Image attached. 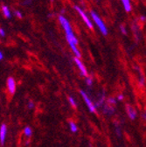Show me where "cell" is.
Masks as SVG:
<instances>
[{
  "instance_id": "obj_10",
  "label": "cell",
  "mask_w": 146,
  "mask_h": 147,
  "mask_svg": "<svg viewBox=\"0 0 146 147\" xmlns=\"http://www.w3.org/2000/svg\"><path fill=\"white\" fill-rule=\"evenodd\" d=\"M2 11H3V14H4V16H5V18H10L11 17V11H10V9L8 8V6H6V5H3V7H2Z\"/></svg>"
},
{
  "instance_id": "obj_26",
  "label": "cell",
  "mask_w": 146,
  "mask_h": 147,
  "mask_svg": "<svg viewBox=\"0 0 146 147\" xmlns=\"http://www.w3.org/2000/svg\"><path fill=\"white\" fill-rule=\"evenodd\" d=\"M143 117H144V118L146 119V110H145V113H144V116H143Z\"/></svg>"
},
{
  "instance_id": "obj_14",
  "label": "cell",
  "mask_w": 146,
  "mask_h": 147,
  "mask_svg": "<svg viewBox=\"0 0 146 147\" xmlns=\"http://www.w3.org/2000/svg\"><path fill=\"white\" fill-rule=\"evenodd\" d=\"M68 101H69V102H70V104L73 106V107H76V102H75V99L73 98L72 96H69L68 97Z\"/></svg>"
},
{
  "instance_id": "obj_5",
  "label": "cell",
  "mask_w": 146,
  "mask_h": 147,
  "mask_svg": "<svg viewBox=\"0 0 146 147\" xmlns=\"http://www.w3.org/2000/svg\"><path fill=\"white\" fill-rule=\"evenodd\" d=\"M74 61H75V62L76 63V65L78 66V67H79V69H80V71H81V76H83L84 77H87V68H86V67L83 65V63L80 61V59L77 58V57H75Z\"/></svg>"
},
{
  "instance_id": "obj_15",
  "label": "cell",
  "mask_w": 146,
  "mask_h": 147,
  "mask_svg": "<svg viewBox=\"0 0 146 147\" xmlns=\"http://www.w3.org/2000/svg\"><path fill=\"white\" fill-rule=\"evenodd\" d=\"M116 100L115 98H113V97L108 98V104L114 105V104H116Z\"/></svg>"
},
{
  "instance_id": "obj_20",
  "label": "cell",
  "mask_w": 146,
  "mask_h": 147,
  "mask_svg": "<svg viewBox=\"0 0 146 147\" xmlns=\"http://www.w3.org/2000/svg\"><path fill=\"white\" fill-rule=\"evenodd\" d=\"M0 36H1V37H5V30L3 28L0 29Z\"/></svg>"
},
{
  "instance_id": "obj_8",
  "label": "cell",
  "mask_w": 146,
  "mask_h": 147,
  "mask_svg": "<svg viewBox=\"0 0 146 147\" xmlns=\"http://www.w3.org/2000/svg\"><path fill=\"white\" fill-rule=\"evenodd\" d=\"M6 132H7V128L5 124H2L0 127V142H1V145L4 144L5 137H6Z\"/></svg>"
},
{
  "instance_id": "obj_9",
  "label": "cell",
  "mask_w": 146,
  "mask_h": 147,
  "mask_svg": "<svg viewBox=\"0 0 146 147\" xmlns=\"http://www.w3.org/2000/svg\"><path fill=\"white\" fill-rule=\"evenodd\" d=\"M121 2L122 4V6H123L124 10L127 12H130L132 10L131 4V0H121Z\"/></svg>"
},
{
  "instance_id": "obj_3",
  "label": "cell",
  "mask_w": 146,
  "mask_h": 147,
  "mask_svg": "<svg viewBox=\"0 0 146 147\" xmlns=\"http://www.w3.org/2000/svg\"><path fill=\"white\" fill-rule=\"evenodd\" d=\"M75 10L77 11V12L80 14L81 18L83 20V21L85 22V24L87 25V26L89 29H93V27H94L93 23H92V21H91V20H89V18H88L87 15L85 13V11H84L81 8H80L79 6H75Z\"/></svg>"
},
{
  "instance_id": "obj_6",
  "label": "cell",
  "mask_w": 146,
  "mask_h": 147,
  "mask_svg": "<svg viewBox=\"0 0 146 147\" xmlns=\"http://www.w3.org/2000/svg\"><path fill=\"white\" fill-rule=\"evenodd\" d=\"M6 83H7V88H8L9 92L11 95H13L15 93V91H16V82H15L14 79L12 77H9L7 79Z\"/></svg>"
},
{
  "instance_id": "obj_21",
  "label": "cell",
  "mask_w": 146,
  "mask_h": 147,
  "mask_svg": "<svg viewBox=\"0 0 146 147\" xmlns=\"http://www.w3.org/2000/svg\"><path fill=\"white\" fill-rule=\"evenodd\" d=\"M34 107V103L32 102H29V103H28V108L29 109H32Z\"/></svg>"
},
{
  "instance_id": "obj_1",
  "label": "cell",
  "mask_w": 146,
  "mask_h": 147,
  "mask_svg": "<svg viewBox=\"0 0 146 147\" xmlns=\"http://www.w3.org/2000/svg\"><path fill=\"white\" fill-rule=\"evenodd\" d=\"M59 21L61 25V26L63 27L64 31H65V33H66V39L67 40V43L68 45L70 46L72 51L74 52L75 57L77 58H80L81 56V52L79 51V49L77 48V44H78V40L75 37L74 32L72 30V27H71V25L69 23V21L67 20V18L61 15L59 16Z\"/></svg>"
},
{
  "instance_id": "obj_4",
  "label": "cell",
  "mask_w": 146,
  "mask_h": 147,
  "mask_svg": "<svg viewBox=\"0 0 146 147\" xmlns=\"http://www.w3.org/2000/svg\"><path fill=\"white\" fill-rule=\"evenodd\" d=\"M81 96H82V97L84 98V101L86 102V103H87V108H88V109L90 110L91 112L92 113H95L96 112V106L93 104V102L90 101V99L88 98V96L86 95V93L85 92H83V91H81Z\"/></svg>"
},
{
  "instance_id": "obj_22",
  "label": "cell",
  "mask_w": 146,
  "mask_h": 147,
  "mask_svg": "<svg viewBox=\"0 0 146 147\" xmlns=\"http://www.w3.org/2000/svg\"><path fill=\"white\" fill-rule=\"evenodd\" d=\"M4 59V54H3V52H0V60H3Z\"/></svg>"
},
{
  "instance_id": "obj_13",
  "label": "cell",
  "mask_w": 146,
  "mask_h": 147,
  "mask_svg": "<svg viewBox=\"0 0 146 147\" xmlns=\"http://www.w3.org/2000/svg\"><path fill=\"white\" fill-rule=\"evenodd\" d=\"M24 133L26 137H30L32 135V129L30 127H26L24 130Z\"/></svg>"
},
{
  "instance_id": "obj_17",
  "label": "cell",
  "mask_w": 146,
  "mask_h": 147,
  "mask_svg": "<svg viewBox=\"0 0 146 147\" xmlns=\"http://www.w3.org/2000/svg\"><path fill=\"white\" fill-rule=\"evenodd\" d=\"M14 13H15V15H16L17 18H23V15H22V13H21L20 11H15Z\"/></svg>"
},
{
  "instance_id": "obj_11",
  "label": "cell",
  "mask_w": 146,
  "mask_h": 147,
  "mask_svg": "<svg viewBox=\"0 0 146 147\" xmlns=\"http://www.w3.org/2000/svg\"><path fill=\"white\" fill-rule=\"evenodd\" d=\"M103 111H104L105 113H108V114H112V113H113V111H114V109H113L112 105L106 104V105H104Z\"/></svg>"
},
{
  "instance_id": "obj_24",
  "label": "cell",
  "mask_w": 146,
  "mask_h": 147,
  "mask_svg": "<svg viewBox=\"0 0 146 147\" xmlns=\"http://www.w3.org/2000/svg\"><path fill=\"white\" fill-rule=\"evenodd\" d=\"M140 18H141V20H142V21H145V20H146V17H144V16H142Z\"/></svg>"
},
{
  "instance_id": "obj_16",
  "label": "cell",
  "mask_w": 146,
  "mask_h": 147,
  "mask_svg": "<svg viewBox=\"0 0 146 147\" xmlns=\"http://www.w3.org/2000/svg\"><path fill=\"white\" fill-rule=\"evenodd\" d=\"M103 102H104V95L101 97V99L97 102V103H96V106H101V105H102L103 104Z\"/></svg>"
},
{
  "instance_id": "obj_19",
  "label": "cell",
  "mask_w": 146,
  "mask_h": 147,
  "mask_svg": "<svg viewBox=\"0 0 146 147\" xmlns=\"http://www.w3.org/2000/svg\"><path fill=\"white\" fill-rule=\"evenodd\" d=\"M120 29H121V32L123 33V34H126L127 33V31H126V28L123 26H121V27H120Z\"/></svg>"
},
{
  "instance_id": "obj_7",
  "label": "cell",
  "mask_w": 146,
  "mask_h": 147,
  "mask_svg": "<svg viewBox=\"0 0 146 147\" xmlns=\"http://www.w3.org/2000/svg\"><path fill=\"white\" fill-rule=\"evenodd\" d=\"M126 111H127V114L128 116L130 117L131 119L134 120L137 117V111H136V109L130 104H127L126 105Z\"/></svg>"
},
{
  "instance_id": "obj_12",
  "label": "cell",
  "mask_w": 146,
  "mask_h": 147,
  "mask_svg": "<svg viewBox=\"0 0 146 147\" xmlns=\"http://www.w3.org/2000/svg\"><path fill=\"white\" fill-rule=\"evenodd\" d=\"M69 125H70V130H71V131H73V132H76L77 131L78 128H77V125L75 124V123H74V122H69Z\"/></svg>"
},
{
  "instance_id": "obj_23",
  "label": "cell",
  "mask_w": 146,
  "mask_h": 147,
  "mask_svg": "<svg viewBox=\"0 0 146 147\" xmlns=\"http://www.w3.org/2000/svg\"><path fill=\"white\" fill-rule=\"evenodd\" d=\"M117 99H118V100H120V101H122V100L123 99V96H122V95H119V96H118V97H117Z\"/></svg>"
},
{
  "instance_id": "obj_18",
  "label": "cell",
  "mask_w": 146,
  "mask_h": 147,
  "mask_svg": "<svg viewBox=\"0 0 146 147\" xmlns=\"http://www.w3.org/2000/svg\"><path fill=\"white\" fill-rule=\"evenodd\" d=\"M86 82H87V84L88 86H91V85H92V79H91L90 77H87V80H86Z\"/></svg>"
},
{
  "instance_id": "obj_25",
  "label": "cell",
  "mask_w": 146,
  "mask_h": 147,
  "mask_svg": "<svg viewBox=\"0 0 146 147\" xmlns=\"http://www.w3.org/2000/svg\"><path fill=\"white\" fill-rule=\"evenodd\" d=\"M30 3H31V1H26V0L25 3H24V5H28V4H30Z\"/></svg>"
},
{
  "instance_id": "obj_2",
  "label": "cell",
  "mask_w": 146,
  "mask_h": 147,
  "mask_svg": "<svg viewBox=\"0 0 146 147\" xmlns=\"http://www.w3.org/2000/svg\"><path fill=\"white\" fill-rule=\"evenodd\" d=\"M90 14H91V17H92V18H93V21L96 23V25L99 28L100 32L103 35H108V28H107L106 25L104 24V22L102 21V18L98 16V14L96 11H91Z\"/></svg>"
}]
</instances>
